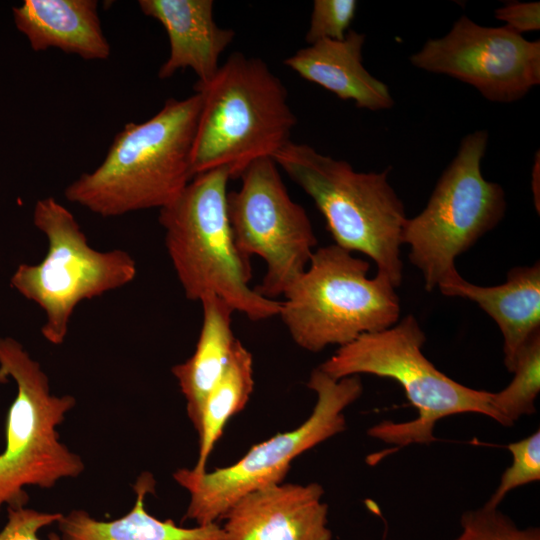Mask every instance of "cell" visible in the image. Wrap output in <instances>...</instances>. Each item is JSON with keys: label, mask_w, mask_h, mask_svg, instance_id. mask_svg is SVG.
<instances>
[{"label": "cell", "mask_w": 540, "mask_h": 540, "mask_svg": "<svg viewBox=\"0 0 540 540\" xmlns=\"http://www.w3.org/2000/svg\"><path fill=\"white\" fill-rule=\"evenodd\" d=\"M33 223L47 238L46 256L37 264H20L11 286L44 311L41 333L49 343L60 345L75 307L130 283L136 262L121 249L92 248L73 214L53 197L36 202Z\"/></svg>", "instance_id": "cell-10"}, {"label": "cell", "mask_w": 540, "mask_h": 540, "mask_svg": "<svg viewBox=\"0 0 540 540\" xmlns=\"http://www.w3.org/2000/svg\"><path fill=\"white\" fill-rule=\"evenodd\" d=\"M230 179L226 168L199 174L160 209L165 246L187 299L214 295L252 321L269 319L281 303L249 285L250 259L237 248L227 215Z\"/></svg>", "instance_id": "cell-3"}, {"label": "cell", "mask_w": 540, "mask_h": 540, "mask_svg": "<svg viewBox=\"0 0 540 540\" xmlns=\"http://www.w3.org/2000/svg\"><path fill=\"white\" fill-rule=\"evenodd\" d=\"M512 462L500 477L499 484L487 504L499 507L507 494L519 487L540 480V431L507 446Z\"/></svg>", "instance_id": "cell-23"}, {"label": "cell", "mask_w": 540, "mask_h": 540, "mask_svg": "<svg viewBox=\"0 0 540 540\" xmlns=\"http://www.w3.org/2000/svg\"><path fill=\"white\" fill-rule=\"evenodd\" d=\"M495 17L510 30L522 35L540 29L539 2H509L495 10Z\"/></svg>", "instance_id": "cell-26"}, {"label": "cell", "mask_w": 540, "mask_h": 540, "mask_svg": "<svg viewBox=\"0 0 540 540\" xmlns=\"http://www.w3.org/2000/svg\"><path fill=\"white\" fill-rule=\"evenodd\" d=\"M254 388L253 358L237 339L230 359L217 383L206 396L198 433L199 452L195 466L204 473L208 458L227 422L244 409Z\"/></svg>", "instance_id": "cell-20"}, {"label": "cell", "mask_w": 540, "mask_h": 540, "mask_svg": "<svg viewBox=\"0 0 540 540\" xmlns=\"http://www.w3.org/2000/svg\"><path fill=\"white\" fill-rule=\"evenodd\" d=\"M314 201L335 244L368 256L395 288L403 278L400 248L407 222L389 169L359 172L306 144L289 142L273 157Z\"/></svg>", "instance_id": "cell-5"}, {"label": "cell", "mask_w": 540, "mask_h": 540, "mask_svg": "<svg viewBox=\"0 0 540 540\" xmlns=\"http://www.w3.org/2000/svg\"><path fill=\"white\" fill-rule=\"evenodd\" d=\"M241 186L227 194V215L234 241L248 259L257 255L266 273L255 290L273 299L304 272L317 238L305 209L290 197L273 158L252 163Z\"/></svg>", "instance_id": "cell-11"}, {"label": "cell", "mask_w": 540, "mask_h": 540, "mask_svg": "<svg viewBox=\"0 0 540 540\" xmlns=\"http://www.w3.org/2000/svg\"><path fill=\"white\" fill-rule=\"evenodd\" d=\"M142 13L164 27L170 44L167 60L158 77L168 79L177 71L190 68L197 83H208L218 71L221 54L233 41L232 29L219 27L213 15L212 0H140Z\"/></svg>", "instance_id": "cell-14"}, {"label": "cell", "mask_w": 540, "mask_h": 540, "mask_svg": "<svg viewBox=\"0 0 540 540\" xmlns=\"http://www.w3.org/2000/svg\"><path fill=\"white\" fill-rule=\"evenodd\" d=\"M365 35L349 30L343 40H321L298 50L284 64L302 78L352 100L361 109H390L393 98L388 86L363 65Z\"/></svg>", "instance_id": "cell-16"}, {"label": "cell", "mask_w": 540, "mask_h": 540, "mask_svg": "<svg viewBox=\"0 0 540 540\" xmlns=\"http://www.w3.org/2000/svg\"><path fill=\"white\" fill-rule=\"evenodd\" d=\"M155 480L143 472L133 485L136 495L133 507L123 516L110 521L92 517L85 510H72L57 522L63 540H223L218 523L186 528L172 519L160 520L148 513L145 498L153 494Z\"/></svg>", "instance_id": "cell-18"}, {"label": "cell", "mask_w": 540, "mask_h": 540, "mask_svg": "<svg viewBox=\"0 0 540 540\" xmlns=\"http://www.w3.org/2000/svg\"><path fill=\"white\" fill-rule=\"evenodd\" d=\"M97 8L96 0H25L13 7V17L36 52L57 48L84 60H106L111 49Z\"/></svg>", "instance_id": "cell-17"}, {"label": "cell", "mask_w": 540, "mask_h": 540, "mask_svg": "<svg viewBox=\"0 0 540 540\" xmlns=\"http://www.w3.org/2000/svg\"><path fill=\"white\" fill-rule=\"evenodd\" d=\"M418 69L476 88L489 101L511 103L540 84V41L506 26H481L463 15L450 31L410 56Z\"/></svg>", "instance_id": "cell-12"}, {"label": "cell", "mask_w": 540, "mask_h": 540, "mask_svg": "<svg viewBox=\"0 0 540 540\" xmlns=\"http://www.w3.org/2000/svg\"><path fill=\"white\" fill-rule=\"evenodd\" d=\"M488 132L467 134L440 176L426 207L408 218L403 244L409 259L421 272L427 291L458 273L455 260L503 219V188L484 178L481 162Z\"/></svg>", "instance_id": "cell-9"}, {"label": "cell", "mask_w": 540, "mask_h": 540, "mask_svg": "<svg viewBox=\"0 0 540 540\" xmlns=\"http://www.w3.org/2000/svg\"><path fill=\"white\" fill-rule=\"evenodd\" d=\"M511 373V382L491 395L492 406L504 427L536 412L535 402L540 392V332L522 347Z\"/></svg>", "instance_id": "cell-21"}, {"label": "cell", "mask_w": 540, "mask_h": 540, "mask_svg": "<svg viewBox=\"0 0 540 540\" xmlns=\"http://www.w3.org/2000/svg\"><path fill=\"white\" fill-rule=\"evenodd\" d=\"M355 0H315L305 39L309 45L321 40H343L355 17Z\"/></svg>", "instance_id": "cell-24"}, {"label": "cell", "mask_w": 540, "mask_h": 540, "mask_svg": "<svg viewBox=\"0 0 540 540\" xmlns=\"http://www.w3.org/2000/svg\"><path fill=\"white\" fill-rule=\"evenodd\" d=\"M461 531L452 540H540V528L519 527L499 507L484 503L460 517Z\"/></svg>", "instance_id": "cell-22"}, {"label": "cell", "mask_w": 540, "mask_h": 540, "mask_svg": "<svg viewBox=\"0 0 540 540\" xmlns=\"http://www.w3.org/2000/svg\"><path fill=\"white\" fill-rule=\"evenodd\" d=\"M191 152L193 178L226 168L240 178L255 161L273 158L290 140L296 117L282 81L259 58L232 53L205 84Z\"/></svg>", "instance_id": "cell-2"}, {"label": "cell", "mask_w": 540, "mask_h": 540, "mask_svg": "<svg viewBox=\"0 0 540 540\" xmlns=\"http://www.w3.org/2000/svg\"><path fill=\"white\" fill-rule=\"evenodd\" d=\"M323 487L280 483L251 492L223 516V540H332Z\"/></svg>", "instance_id": "cell-13"}, {"label": "cell", "mask_w": 540, "mask_h": 540, "mask_svg": "<svg viewBox=\"0 0 540 540\" xmlns=\"http://www.w3.org/2000/svg\"><path fill=\"white\" fill-rule=\"evenodd\" d=\"M12 378L16 396L5 422V446L0 453V510L26 506L28 486L52 488L78 477L84 462L60 441L57 427L75 406L71 395L51 393L40 364L17 340L0 338V383Z\"/></svg>", "instance_id": "cell-7"}, {"label": "cell", "mask_w": 540, "mask_h": 540, "mask_svg": "<svg viewBox=\"0 0 540 540\" xmlns=\"http://www.w3.org/2000/svg\"><path fill=\"white\" fill-rule=\"evenodd\" d=\"M201 107L202 95L195 92L167 99L142 123H127L101 164L65 188V198L102 217L167 206L193 179L191 152Z\"/></svg>", "instance_id": "cell-1"}, {"label": "cell", "mask_w": 540, "mask_h": 540, "mask_svg": "<svg viewBox=\"0 0 540 540\" xmlns=\"http://www.w3.org/2000/svg\"><path fill=\"white\" fill-rule=\"evenodd\" d=\"M200 303L203 318L195 350L186 361L172 367L186 400L187 415L197 432L204 400L221 377L237 341L231 306L214 295L204 297Z\"/></svg>", "instance_id": "cell-19"}, {"label": "cell", "mask_w": 540, "mask_h": 540, "mask_svg": "<svg viewBox=\"0 0 540 540\" xmlns=\"http://www.w3.org/2000/svg\"><path fill=\"white\" fill-rule=\"evenodd\" d=\"M307 386L315 392L316 403L295 429L253 445L232 465L204 473L188 468L173 473L190 495L184 519L197 525L217 523L245 495L283 483L295 458L346 429L344 411L363 392L360 377L334 379L317 367Z\"/></svg>", "instance_id": "cell-8"}, {"label": "cell", "mask_w": 540, "mask_h": 540, "mask_svg": "<svg viewBox=\"0 0 540 540\" xmlns=\"http://www.w3.org/2000/svg\"><path fill=\"white\" fill-rule=\"evenodd\" d=\"M425 333L412 315L395 325L359 336L341 346L318 368L334 379L369 374L396 381L417 411L407 422L382 421L368 435L400 447L436 440V423L464 413L502 420L491 403L492 392L465 386L438 370L422 352Z\"/></svg>", "instance_id": "cell-4"}, {"label": "cell", "mask_w": 540, "mask_h": 540, "mask_svg": "<svg viewBox=\"0 0 540 540\" xmlns=\"http://www.w3.org/2000/svg\"><path fill=\"white\" fill-rule=\"evenodd\" d=\"M540 155L539 151L535 154L534 164L532 169V192L534 196V204L537 212L540 211Z\"/></svg>", "instance_id": "cell-27"}, {"label": "cell", "mask_w": 540, "mask_h": 540, "mask_svg": "<svg viewBox=\"0 0 540 540\" xmlns=\"http://www.w3.org/2000/svg\"><path fill=\"white\" fill-rule=\"evenodd\" d=\"M336 244L316 249L307 268L283 293L279 317L302 349L320 352L395 325L400 301L383 274Z\"/></svg>", "instance_id": "cell-6"}, {"label": "cell", "mask_w": 540, "mask_h": 540, "mask_svg": "<svg viewBox=\"0 0 540 540\" xmlns=\"http://www.w3.org/2000/svg\"><path fill=\"white\" fill-rule=\"evenodd\" d=\"M8 518L0 531V540H42L38 532L53 523H57L62 513L42 512L26 506L7 507ZM48 540H63L61 536L51 533Z\"/></svg>", "instance_id": "cell-25"}, {"label": "cell", "mask_w": 540, "mask_h": 540, "mask_svg": "<svg viewBox=\"0 0 540 540\" xmlns=\"http://www.w3.org/2000/svg\"><path fill=\"white\" fill-rule=\"evenodd\" d=\"M443 295L475 302L498 325L503 337L504 365L512 372L516 357L540 332V264L512 268L506 282L479 286L456 273L438 286Z\"/></svg>", "instance_id": "cell-15"}]
</instances>
